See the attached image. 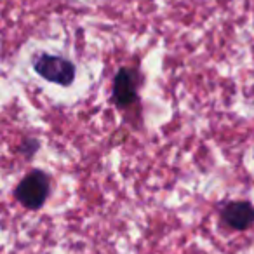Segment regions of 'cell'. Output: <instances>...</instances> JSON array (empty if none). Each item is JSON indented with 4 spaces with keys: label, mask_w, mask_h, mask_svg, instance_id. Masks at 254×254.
I'll return each mask as SVG.
<instances>
[{
    "label": "cell",
    "mask_w": 254,
    "mask_h": 254,
    "mask_svg": "<svg viewBox=\"0 0 254 254\" xmlns=\"http://www.w3.org/2000/svg\"><path fill=\"white\" fill-rule=\"evenodd\" d=\"M49 195V178L40 171L30 173L16 188V197L25 207L39 209Z\"/></svg>",
    "instance_id": "obj_1"
},
{
    "label": "cell",
    "mask_w": 254,
    "mask_h": 254,
    "mask_svg": "<svg viewBox=\"0 0 254 254\" xmlns=\"http://www.w3.org/2000/svg\"><path fill=\"white\" fill-rule=\"evenodd\" d=\"M35 70L46 80L60 85H70L75 77V68L70 61L60 56H49V54H42L37 58Z\"/></svg>",
    "instance_id": "obj_2"
},
{
    "label": "cell",
    "mask_w": 254,
    "mask_h": 254,
    "mask_svg": "<svg viewBox=\"0 0 254 254\" xmlns=\"http://www.w3.org/2000/svg\"><path fill=\"white\" fill-rule=\"evenodd\" d=\"M223 221L235 230H246L254 223V207L249 202H232L223 209Z\"/></svg>",
    "instance_id": "obj_3"
},
{
    "label": "cell",
    "mask_w": 254,
    "mask_h": 254,
    "mask_svg": "<svg viewBox=\"0 0 254 254\" xmlns=\"http://www.w3.org/2000/svg\"><path fill=\"white\" fill-rule=\"evenodd\" d=\"M113 98L119 106H129L136 101V80L131 70L122 68L113 84Z\"/></svg>",
    "instance_id": "obj_4"
}]
</instances>
